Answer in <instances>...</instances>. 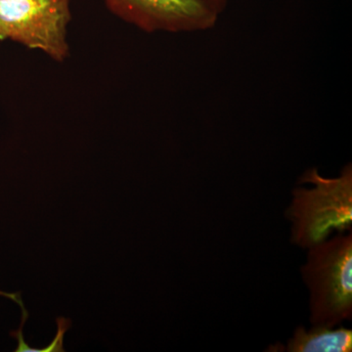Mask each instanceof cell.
Listing matches in <instances>:
<instances>
[{"label": "cell", "instance_id": "5b68a950", "mask_svg": "<svg viewBox=\"0 0 352 352\" xmlns=\"http://www.w3.org/2000/svg\"><path fill=\"white\" fill-rule=\"evenodd\" d=\"M268 351L287 352H351L352 331L351 329L314 327L307 331L300 326L296 329L293 338L287 346L276 344Z\"/></svg>", "mask_w": 352, "mask_h": 352}, {"label": "cell", "instance_id": "3957f363", "mask_svg": "<svg viewBox=\"0 0 352 352\" xmlns=\"http://www.w3.org/2000/svg\"><path fill=\"white\" fill-rule=\"evenodd\" d=\"M71 0H0V41L43 51L54 61L69 55Z\"/></svg>", "mask_w": 352, "mask_h": 352}, {"label": "cell", "instance_id": "277c9868", "mask_svg": "<svg viewBox=\"0 0 352 352\" xmlns=\"http://www.w3.org/2000/svg\"><path fill=\"white\" fill-rule=\"evenodd\" d=\"M120 19L147 32L212 29L221 13L210 0H105Z\"/></svg>", "mask_w": 352, "mask_h": 352}, {"label": "cell", "instance_id": "6da1fadb", "mask_svg": "<svg viewBox=\"0 0 352 352\" xmlns=\"http://www.w3.org/2000/svg\"><path fill=\"white\" fill-rule=\"evenodd\" d=\"M312 188L298 187L286 217L292 222V241L308 249L327 239L333 230H351L352 168L346 166L339 177L327 178L311 168L300 177Z\"/></svg>", "mask_w": 352, "mask_h": 352}, {"label": "cell", "instance_id": "7a4b0ae2", "mask_svg": "<svg viewBox=\"0 0 352 352\" xmlns=\"http://www.w3.org/2000/svg\"><path fill=\"white\" fill-rule=\"evenodd\" d=\"M309 289L310 322L314 327L335 328L352 317V233L308 248L302 267Z\"/></svg>", "mask_w": 352, "mask_h": 352}, {"label": "cell", "instance_id": "52a82bcc", "mask_svg": "<svg viewBox=\"0 0 352 352\" xmlns=\"http://www.w3.org/2000/svg\"><path fill=\"white\" fill-rule=\"evenodd\" d=\"M210 1L217 7V9H219L220 12H222V10H223L224 7H226L227 2H228V0H210Z\"/></svg>", "mask_w": 352, "mask_h": 352}, {"label": "cell", "instance_id": "8992f818", "mask_svg": "<svg viewBox=\"0 0 352 352\" xmlns=\"http://www.w3.org/2000/svg\"><path fill=\"white\" fill-rule=\"evenodd\" d=\"M58 325V332L56 337L53 340L50 346L44 347L41 349H32L29 346L27 352H63L65 351L63 346L64 335L67 331L71 327L72 321L69 319L59 317L56 319Z\"/></svg>", "mask_w": 352, "mask_h": 352}]
</instances>
